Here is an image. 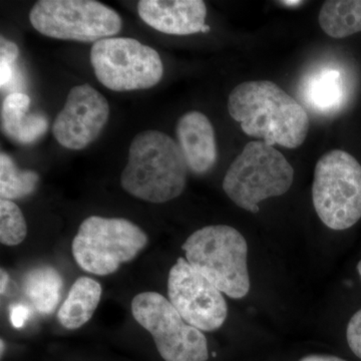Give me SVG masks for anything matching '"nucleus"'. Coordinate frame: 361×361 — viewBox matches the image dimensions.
Wrapping results in <instances>:
<instances>
[{"label":"nucleus","instance_id":"nucleus-1","mask_svg":"<svg viewBox=\"0 0 361 361\" xmlns=\"http://www.w3.org/2000/svg\"><path fill=\"white\" fill-rule=\"evenodd\" d=\"M228 111L249 137L296 149L307 137L310 116L302 104L269 80L242 82L228 99Z\"/></svg>","mask_w":361,"mask_h":361},{"label":"nucleus","instance_id":"nucleus-2","mask_svg":"<svg viewBox=\"0 0 361 361\" xmlns=\"http://www.w3.org/2000/svg\"><path fill=\"white\" fill-rule=\"evenodd\" d=\"M188 171L189 167L177 142L160 130H144L130 142L121 184L135 198L149 203H166L184 192Z\"/></svg>","mask_w":361,"mask_h":361},{"label":"nucleus","instance_id":"nucleus-3","mask_svg":"<svg viewBox=\"0 0 361 361\" xmlns=\"http://www.w3.org/2000/svg\"><path fill=\"white\" fill-rule=\"evenodd\" d=\"M182 249L188 263L222 293L234 299L248 294V246L238 230L226 225L207 226L194 232Z\"/></svg>","mask_w":361,"mask_h":361},{"label":"nucleus","instance_id":"nucleus-4","mask_svg":"<svg viewBox=\"0 0 361 361\" xmlns=\"http://www.w3.org/2000/svg\"><path fill=\"white\" fill-rule=\"evenodd\" d=\"M293 180V168L281 152L265 142L253 141L232 161L222 187L237 206L256 214L260 202L287 193Z\"/></svg>","mask_w":361,"mask_h":361},{"label":"nucleus","instance_id":"nucleus-5","mask_svg":"<svg viewBox=\"0 0 361 361\" xmlns=\"http://www.w3.org/2000/svg\"><path fill=\"white\" fill-rule=\"evenodd\" d=\"M147 244L146 233L132 221L90 216L78 228L73 255L85 272L106 276L137 257Z\"/></svg>","mask_w":361,"mask_h":361},{"label":"nucleus","instance_id":"nucleus-6","mask_svg":"<svg viewBox=\"0 0 361 361\" xmlns=\"http://www.w3.org/2000/svg\"><path fill=\"white\" fill-rule=\"evenodd\" d=\"M313 206L332 230H346L361 218V166L355 157L332 149L316 164Z\"/></svg>","mask_w":361,"mask_h":361},{"label":"nucleus","instance_id":"nucleus-7","mask_svg":"<svg viewBox=\"0 0 361 361\" xmlns=\"http://www.w3.org/2000/svg\"><path fill=\"white\" fill-rule=\"evenodd\" d=\"M30 21L44 37L80 42L114 37L123 26L116 11L94 0H39Z\"/></svg>","mask_w":361,"mask_h":361},{"label":"nucleus","instance_id":"nucleus-8","mask_svg":"<svg viewBox=\"0 0 361 361\" xmlns=\"http://www.w3.org/2000/svg\"><path fill=\"white\" fill-rule=\"evenodd\" d=\"M90 63L97 80L114 92L151 89L164 75L159 52L130 37H108L94 42Z\"/></svg>","mask_w":361,"mask_h":361},{"label":"nucleus","instance_id":"nucleus-9","mask_svg":"<svg viewBox=\"0 0 361 361\" xmlns=\"http://www.w3.org/2000/svg\"><path fill=\"white\" fill-rule=\"evenodd\" d=\"M132 313L135 322L153 336L164 360H208V343L203 332L185 322L161 294H137L132 301Z\"/></svg>","mask_w":361,"mask_h":361},{"label":"nucleus","instance_id":"nucleus-10","mask_svg":"<svg viewBox=\"0 0 361 361\" xmlns=\"http://www.w3.org/2000/svg\"><path fill=\"white\" fill-rule=\"evenodd\" d=\"M169 301L183 319L201 331H215L224 324L228 306L222 292L179 258L168 278Z\"/></svg>","mask_w":361,"mask_h":361},{"label":"nucleus","instance_id":"nucleus-11","mask_svg":"<svg viewBox=\"0 0 361 361\" xmlns=\"http://www.w3.org/2000/svg\"><path fill=\"white\" fill-rule=\"evenodd\" d=\"M110 116L106 97L90 85H75L52 125V134L63 148L80 151L96 141Z\"/></svg>","mask_w":361,"mask_h":361},{"label":"nucleus","instance_id":"nucleus-12","mask_svg":"<svg viewBox=\"0 0 361 361\" xmlns=\"http://www.w3.org/2000/svg\"><path fill=\"white\" fill-rule=\"evenodd\" d=\"M137 13L145 23L166 35L180 37L210 30L202 0H142Z\"/></svg>","mask_w":361,"mask_h":361},{"label":"nucleus","instance_id":"nucleus-13","mask_svg":"<svg viewBox=\"0 0 361 361\" xmlns=\"http://www.w3.org/2000/svg\"><path fill=\"white\" fill-rule=\"evenodd\" d=\"M348 96L343 71L329 61L310 68L299 85V97L316 115H334L343 108Z\"/></svg>","mask_w":361,"mask_h":361},{"label":"nucleus","instance_id":"nucleus-14","mask_svg":"<svg viewBox=\"0 0 361 361\" xmlns=\"http://www.w3.org/2000/svg\"><path fill=\"white\" fill-rule=\"evenodd\" d=\"M176 134L190 170L195 174L209 172L217 160V147L208 116L198 111H188L178 121Z\"/></svg>","mask_w":361,"mask_h":361},{"label":"nucleus","instance_id":"nucleus-15","mask_svg":"<svg viewBox=\"0 0 361 361\" xmlns=\"http://www.w3.org/2000/svg\"><path fill=\"white\" fill-rule=\"evenodd\" d=\"M30 102V97L23 92H11L1 106L2 132L21 145L37 142L49 128L47 116L28 113Z\"/></svg>","mask_w":361,"mask_h":361},{"label":"nucleus","instance_id":"nucleus-16","mask_svg":"<svg viewBox=\"0 0 361 361\" xmlns=\"http://www.w3.org/2000/svg\"><path fill=\"white\" fill-rule=\"evenodd\" d=\"M102 293L103 288L97 280L90 277L78 278L71 286L65 302L59 308V323L70 330L84 326L99 306Z\"/></svg>","mask_w":361,"mask_h":361},{"label":"nucleus","instance_id":"nucleus-17","mask_svg":"<svg viewBox=\"0 0 361 361\" xmlns=\"http://www.w3.org/2000/svg\"><path fill=\"white\" fill-rule=\"evenodd\" d=\"M63 280L56 268L44 265L30 270L25 277V291L33 307L49 315L58 307Z\"/></svg>","mask_w":361,"mask_h":361},{"label":"nucleus","instance_id":"nucleus-18","mask_svg":"<svg viewBox=\"0 0 361 361\" xmlns=\"http://www.w3.org/2000/svg\"><path fill=\"white\" fill-rule=\"evenodd\" d=\"M318 23L334 39H344L361 32V0H329L320 9Z\"/></svg>","mask_w":361,"mask_h":361},{"label":"nucleus","instance_id":"nucleus-19","mask_svg":"<svg viewBox=\"0 0 361 361\" xmlns=\"http://www.w3.org/2000/svg\"><path fill=\"white\" fill-rule=\"evenodd\" d=\"M39 177L37 172L21 170L11 156L0 154V196L6 200H16L30 196L37 190Z\"/></svg>","mask_w":361,"mask_h":361},{"label":"nucleus","instance_id":"nucleus-20","mask_svg":"<svg viewBox=\"0 0 361 361\" xmlns=\"http://www.w3.org/2000/svg\"><path fill=\"white\" fill-rule=\"evenodd\" d=\"M27 235L25 216L14 202L0 200V242L4 245L16 246L23 243Z\"/></svg>","mask_w":361,"mask_h":361},{"label":"nucleus","instance_id":"nucleus-21","mask_svg":"<svg viewBox=\"0 0 361 361\" xmlns=\"http://www.w3.org/2000/svg\"><path fill=\"white\" fill-rule=\"evenodd\" d=\"M20 49L14 42L0 37V87L1 90L9 87L16 78V61Z\"/></svg>","mask_w":361,"mask_h":361},{"label":"nucleus","instance_id":"nucleus-22","mask_svg":"<svg viewBox=\"0 0 361 361\" xmlns=\"http://www.w3.org/2000/svg\"><path fill=\"white\" fill-rule=\"evenodd\" d=\"M346 337L349 348L361 360V310L349 320Z\"/></svg>","mask_w":361,"mask_h":361},{"label":"nucleus","instance_id":"nucleus-23","mask_svg":"<svg viewBox=\"0 0 361 361\" xmlns=\"http://www.w3.org/2000/svg\"><path fill=\"white\" fill-rule=\"evenodd\" d=\"M30 310L25 304L16 303L11 306L9 310V317H11V324L16 329H21L25 326L26 322L30 318Z\"/></svg>","mask_w":361,"mask_h":361},{"label":"nucleus","instance_id":"nucleus-24","mask_svg":"<svg viewBox=\"0 0 361 361\" xmlns=\"http://www.w3.org/2000/svg\"><path fill=\"white\" fill-rule=\"evenodd\" d=\"M299 361H346L342 358L337 357V356L332 355H312L305 356L301 358Z\"/></svg>","mask_w":361,"mask_h":361},{"label":"nucleus","instance_id":"nucleus-25","mask_svg":"<svg viewBox=\"0 0 361 361\" xmlns=\"http://www.w3.org/2000/svg\"><path fill=\"white\" fill-rule=\"evenodd\" d=\"M9 276L6 270L1 269V277H0V293L4 294L8 284Z\"/></svg>","mask_w":361,"mask_h":361},{"label":"nucleus","instance_id":"nucleus-26","mask_svg":"<svg viewBox=\"0 0 361 361\" xmlns=\"http://www.w3.org/2000/svg\"><path fill=\"white\" fill-rule=\"evenodd\" d=\"M279 4H284L286 6H300V4H303V1H300V0H285V1H279Z\"/></svg>","mask_w":361,"mask_h":361},{"label":"nucleus","instance_id":"nucleus-27","mask_svg":"<svg viewBox=\"0 0 361 361\" xmlns=\"http://www.w3.org/2000/svg\"><path fill=\"white\" fill-rule=\"evenodd\" d=\"M0 344H1V350H0V353H1L2 356V355H4V348H6V345H4V341H2V339L1 341H0Z\"/></svg>","mask_w":361,"mask_h":361},{"label":"nucleus","instance_id":"nucleus-28","mask_svg":"<svg viewBox=\"0 0 361 361\" xmlns=\"http://www.w3.org/2000/svg\"><path fill=\"white\" fill-rule=\"evenodd\" d=\"M357 270H358V273H360V275L361 277V260L360 261V262H358Z\"/></svg>","mask_w":361,"mask_h":361}]
</instances>
